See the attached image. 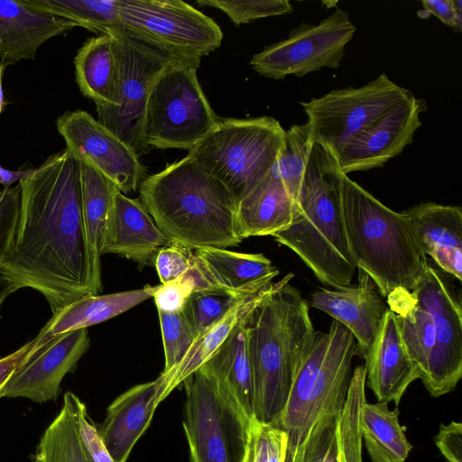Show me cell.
I'll return each mask as SVG.
<instances>
[{
  "mask_svg": "<svg viewBox=\"0 0 462 462\" xmlns=\"http://www.w3.org/2000/svg\"><path fill=\"white\" fill-rule=\"evenodd\" d=\"M30 6L102 33L123 32L119 0H23Z\"/></svg>",
  "mask_w": 462,
  "mask_h": 462,
  "instance_id": "34",
  "label": "cell"
},
{
  "mask_svg": "<svg viewBox=\"0 0 462 462\" xmlns=\"http://www.w3.org/2000/svg\"><path fill=\"white\" fill-rule=\"evenodd\" d=\"M76 81L81 94L97 107L113 105L117 79V61L114 39L102 33L87 40L75 58Z\"/></svg>",
  "mask_w": 462,
  "mask_h": 462,
  "instance_id": "28",
  "label": "cell"
},
{
  "mask_svg": "<svg viewBox=\"0 0 462 462\" xmlns=\"http://www.w3.org/2000/svg\"><path fill=\"white\" fill-rule=\"evenodd\" d=\"M270 283L258 293L240 300L219 321L198 336L180 364L169 374H161L163 400L218 350L236 327L268 293Z\"/></svg>",
  "mask_w": 462,
  "mask_h": 462,
  "instance_id": "30",
  "label": "cell"
},
{
  "mask_svg": "<svg viewBox=\"0 0 462 462\" xmlns=\"http://www.w3.org/2000/svg\"><path fill=\"white\" fill-rule=\"evenodd\" d=\"M152 297V286L109 294H88L49 319L39 332L45 343L55 337L104 322Z\"/></svg>",
  "mask_w": 462,
  "mask_h": 462,
  "instance_id": "27",
  "label": "cell"
},
{
  "mask_svg": "<svg viewBox=\"0 0 462 462\" xmlns=\"http://www.w3.org/2000/svg\"><path fill=\"white\" fill-rule=\"evenodd\" d=\"M18 184L16 229L0 273L15 291H39L55 314L90 294L80 161L65 148Z\"/></svg>",
  "mask_w": 462,
  "mask_h": 462,
  "instance_id": "1",
  "label": "cell"
},
{
  "mask_svg": "<svg viewBox=\"0 0 462 462\" xmlns=\"http://www.w3.org/2000/svg\"><path fill=\"white\" fill-rule=\"evenodd\" d=\"M430 315L436 342L428 373L422 381L433 397L453 391L462 376V310L458 299L430 264L411 291Z\"/></svg>",
  "mask_w": 462,
  "mask_h": 462,
  "instance_id": "14",
  "label": "cell"
},
{
  "mask_svg": "<svg viewBox=\"0 0 462 462\" xmlns=\"http://www.w3.org/2000/svg\"><path fill=\"white\" fill-rule=\"evenodd\" d=\"M194 263V251L172 241L159 250L154 260V265L162 283L181 277L192 267Z\"/></svg>",
  "mask_w": 462,
  "mask_h": 462,
  "instance_id": "41",
  "label": "cell"
},
{
  "mask_svg": "<svg viewBox=\"0 0 462 462\" xmlns=\"http://www.w3.org/2000/svg\"><path fill=\"white\" fill-rule=\"evenodd\" d=\"M90 346L88 328L55 337L40 347L10 377L0 398H25L42 403L55 400L64 376L72 372Z\"/></svg>",
  "mask_w": 462,
  "mask_h": 462,
  "instance_id": "17",
  "label": "cell"
},
{
  "mask_svg": "<svg viewBox=\"0 0 462 462\" xmlns=\"http://www.w3.org/2000/svg\"><path fill=\"white\" fill-rule=\"evenodd\" d=\"M425 110V101L412 95L364 127L337 153L341 171L347 175L383 167L399 155L413 142Z\"/></svg>",
  "mask_w": 462,
  "mask_h": 462,
  "instance_id": "16",
  "label": "cell"
},
{
  "mask_svg": "<svg viewBox=\"0 0 462 462\" xmlns=\"http://www.w3.org/2000/svg\"><path fill=\"white\" fill-rule=\"evenodd\" d=\"M76 414L79 436L88 456L92 462H114L109 455L85 403L78 398Z\"/></svg>",
  "mask_w": 462,
  "mask_h": 462,
  "instance_id": "43",
  "label": "cell"
},
{
  "mask_svg": "<svg viewBox=\"0 0 462 462\" xmlns=\"http://www.w3.org/2000/svg\"><path fill=\"white\" fill-rule=\"evenodd\" d=\"M78 398L71 392L64 394L60 410L40 438L33 462H92L79 432Z\"/></svg>",
  "mask_w": 462,
  "mask_h": 462,
  "instance_id": "33",
  "label": "cell"
},
{
  "mask_svg": "<svg viewBox=\"0 0 462 462\" xmlns=\"http://www.w3.org/2000/svg\"><path fill=\"white\" fill-rule=\"evenodd\" d=\"M412 95L382 73L362 87L334 89L300 105L313 141L336 156L355 134Z\"/></svg>",
  "mask_w": 462,
  "mask_h": 462,
  "instance_id": "12",
  "label": "cell"
},
{
  "mask_svg": "<svg viewBox=\"0 0 462 462\" xmlns=\"http://www.w3.org/2000/svg\"><path fill=\"white\" fill-rule=\"evenodd\" d=\"M111 35L117 61L116 95L113 105L97 107V121L138 155L145 154L152 150L143 134L148 97L156 78L171 60L124 32Z\"/></svg>",
  "mask_w": 462,
  "mask_h": 462,
  "instance_id": "11",
  "label": "cell"
},
{
  "mask_svg": "<svg viewBox=\"0 0 462 462\" xmlns=\"http://www.w3.org/2000/svg\"><path fill=\"white\" fill-rule=\"evenodd\" d=\"M310 304L345 326L356 342V356L370 353L389 310L373 280L358 269V284L337 289L320 288L310 295Z\"/></svg>",
  "mask_w": 462,
  "mask_h": 462,
  "instance_id": "18",
  "label": "cell"
},
{
  "mask_svg": "<svg viewBox=\"0 0 462 462\" xmlns=\"http://www.w3.org/2000/svg\"><path fill=\"white\" fill-rule=\"evenodd\" d=\"M59 134L78 158L85 159L122 193L135 191L145 174L139 155L83 110L69 111L56 121Z\"/></svg>",
  "mask_w": 462,
  "mask_h": 462,
  "instance_id": "15",
  "label": "cell"
},
{
  "mask_svg": "<svg viewBox=\"0 0 462 462\" xmlns=\"http://www.w3.org/2000/svg\"><path fill=\"white\" fill-rule=\"evenodd\" d=\"M208 291L217 290L207 278L195 256L194 264L181 277L158 286H152V298L154 299L158 310L178 312L183 310L188 299L192 294Z\"/></svg>",
  "mask_w": 462,
  "mask_h": 462,
  "instance_id": "36",
  "label": "cell"
},
{
  "mask_svg": "<svg viewBox=\"0 0 462 462\" xmlns=\"http://www.w3.org/2000/svg\"><path fill=\"white\" fill-rule=\"evenodd\" d=\"M386 299L389 310L395 315L404 346L419 369L420 379L423 380L436 342L433 320L410 291L396 290Z\"/></svg>",
  "mask_w": 462,
  "mask_h": 462,
  "instance_id": "31",
  "label": "cell"
},
{
  "mask_svg": "<svg viewBox=\"0 0 462 462\" xmlns=\"http://www.w3.org/2000/svg\"><path fill=\"white\" fill-rule=\"evenodd\" d=\"M287 434L272 423L250 420L243 462H285Z\"/></svg>",
  "mask_w": 462,
  "mask_h": 462,
  "instance_id": "37",
  "label": "cell"
},
{
  "mask_svg": "<svg viewBox=\"0 0 462 462\" xmlns=\"http://www.w3.org/2000/svg\"><path fill=\"white\" fill-rule=\"evenodd\" d=\"M356 26L346 11L337 7L318 24L300 23L288 37L253 56L250 64L260 75L273 79L303 77L322 68L337 69L346 55Z\"/></svg>",
  "mask_w": 462,
  "mask_h": 462,
  "instance_id": "13",
  "label": "cell"
},
{
  "mask_svg": "<svg viewBox=\"0 0 462 462\" xmlns=\"http://www.w3.org/2000/svg\"><path fill=\"white\" fill-rule=\"evenodd\" d=\"M285 130L268 116L220 119L188 155L218 180L236 203L273 169Z\"/></svg>",
  "mask_w": 462,
  "mask_h": 462,
  "instance_id": "7",
  "label": "cell"
},
{
  "mask_svg": "<svg viewBox=\"0 0 462 462\" xmlns=\"http://www.w3.org/2000/svg\"><path fill=\"white\" fill-rule=\"evenodd\" d=\"M356 342L333 319L328 332H317L297 369L286 403L272 423L287 434L285 462H313L337 430L352 376Z\"/></svg>",
  "mask_w": 462,
  "mask_h": 462,
  "instance_id": "2",
  "label": "cell"
},
{
  "mask_svg": "<svg viewBox=\"0 0 462 462\" xmlns=\"http://www.w3.org/2000/svg\"><path fill=\"white\" fill-rule=\"evenodd\" d=\"M79 161L89 290L90 294H98L102 291V245L115 194L118 189L88 161Z\"/></svg>",
  "mask_w": 462,
  "mask_h": 462,
  "instance_id": "26",
  "label": "cell"
},
{
  "mask_svg": "<svg viewBox=\"0 0 462 462\" xmlns=\"http://www.w3.org/2000/svg\"><path fill=\"white\" fill-rule=\"evenodd\" d=\"M75 27L74 23L33 8L23 0H0V62L7 67L34 60L41 45Z\"/></svg>",
  "mask_w": 462,
  "mask_h": 462,
  "instance_id": "21",
  "label": "cell"
},
{
  "mask_svg": "<svg viewBox=\"0 0 462 462\" xmlns=\"http://www.w3.org/2000/svg\"><path fill=\"white\" fill-rule=\"evenodd\" d=\"M341 203L350 253L386 298L399 289L411 291L428 264L413 227L396 212L341 175Z\"/></svg>",
  "mask_w": 462,
  "mask_h": 462,
  "instance_id": "6",
  "label": "cell"
},
{
  "mask_svg": "<svg viewBox=\"0 0 462 462\" xmlns=\"http://www.w3.org/2000/svg\"><path fill=\"white\" fill-rule=\"evenodd\" d=\"M434 442L448 462H462V424H441Z\"/></svg>",
  "mask_w": 462,
  "mask_h": 462,
  "instance_id": "44",
  "label": "cell"
},
{
  "mask_svg": "<svg viewBox=\"0 0 462 462\" xmlns=\"http://www.w3.org/2000/svg\"><path fill=\"white\" fill-rule=\"evenodd\" d=\"M196 3L223 11L236 25L293 12L291 2L287 0H198Z\"/></svg>",
  "mask_w": 462,
  "mask_h": 462,
  "instance_id": "40",
  "label": "cell"
},
{
  "mask_svg": "<svg viewBox=\"0 0 462 462\" xmlns=\"http://www.w3.org/2000/svg\"><path fill=\"white\" fill-rule=\"evenodd\" d=\"M389 402H365L361 431L371 462H404L412 448L399 421V410Z\"/></svg>",
  "mask_w": 462,
  "mask_h": 462,
  "instance_id": "32",
  "label": "cell"
},
{
  "mask_svg": "<svg viewBox=\"0 0 462 462\" xmlns=\"http://www.w3.org/2000/svg\"><path fill=\"white\" fill-rule=\"evenodd\" d=\"M193 251L213 287L236 300L258 293L280 273L263 254H243L217 247Z\"/></svg>",
  "mask_w": 462,
  "mask_h": 462,
  "instance_id": "24",
  "label": "cell"
},
{
  "mask_svg": "<svg viewBox=\"0 0 462 462\" xmlns=\"http://www.w3.org/2000/svg\"><path fill=\"white\" fill-rule=\"evenodd\" d=\"M364 365L365 385L378 402L399 404L420 372L402 341L394 313L388 310L378 337Z\"/></svg>",
  "mask_w": 462,
  "mask_h": 462,
  "instance_id": "22",
  "label": "cell"
},
{
  "mask_svg": "<svg viewBox=\"0 0 462 462\" xmlns=\"http://www.w3.org/2000/svg\"><path fill=\"white\" fill-rule=\"evenodd\" d=\"M21 189L19 184L3 189L0 193V269L14 236L19 209Z\"/></svg>",
  "mask_w": 462,
  "mask_h": 462,
  "instance_id": "42",
  "label": "cell"
},
{
  "mask_svg": "<svg viewBox=\"0 0 462 462\" xmlns=\"http://www.w3.org/2000/svg\"><path fill=\"white\" fill-rule=\"evenodd\" d=\"M162 337L165 365L162 374L172 371L182 360L197 336L183 311L158 310Z\"/></svg>",
  "mask_w": 462,
  "mask_h": 462,
  "instance_id": "39",
  "label": "cell"
},
{
  "mask_svg": "<svg viewBox=\"0 0 462 462\" xmlns=\"http://www.w3.org/2000/svg\"><path fill=\"white\" fill-rule=\"evenodd\" d=\"M44 344L39 333L12 354L0 358V392L13 374Z\"/></svg>",
  "mask_w": 462,
  "mask_h": 462,
  "instance_id": "45",
  "label": "cell"
},
{
  "mask_svg": "<svg viewBox=\"0 0 462 462\" xmlns=\"http://www.w3.org/2000/svg\"><path fill=\"white\" fill-rule=\"evenodd\" d=\"M402 212L413 227L423 254L430 256L439 269L461 282V208L423 202Z\"/></svg>",
  "mask_w": 462,
  "mask_h": 462,
  "instance_id": "23",
  "label": "cell"
},
{
  "mask_svg": "<svg viewBox=\"0 0 462 462\" xmlns=\"http://www.w3.org/2000/svg\"><path fill=\"white\" fill-rule=\"evenodd\" d=\"M198 69L171 60L156 78L146 105L144 140L151 148L192 149L218 123Z\"/></svg>",
  "mask_w": 462,
  "mask_h": 462,
  "instance_id": "9",
  "label": "cell"
},
{
  "mask_svg": "<svg viewBox=\"0 0 462 462\" xmlns=\"http://www.w3.org/2000/svg\"><path fill=\"white\" fill-rule=\"evenodd\" d=\"M298 209L282 180L271 171L236 205L242 239L273 236L288 227Z\"/></svg>",
  "mask_w": 462,
  "mask_h": 462,
  "instance_id": "25",
  "label": "cell"
},
{
  "mask_svg": "<svg viewBox=\"0 0 462 462\" xmlns=\"http://www.w3.org/2000/svg\"><path fill=\"white\" fill-rule=\"evenodd\" d=\"M338 438L337 428L334 436L322 449L320 455L313 462H338Z\"/></svg>",
  "mask_w": 462,
  "mask_h": 462,
  "instance_id": "48",
  "label": "cell"
},
{
  "mask_svg": "<svg viewBox=\"0 0 462 462\" xmlns=\"http://www.w3.org/2000/svg\"><path fill=\"white\" fill-rule=\"evenodd\" d=\"M6 67L0 62V114L4 108L3 74Z\"/></svg>",
  "mask_w": 462,
  "mask_h": 462,
  "instance_id": "50",
  "label": "cell"
},
{
  "mask_svg": "<svg viewBox=\"0 0 462 462\" xmlns=\"http://www.w3.org/2000/svg\"><path fill=\"white\" fill-rule=\"evenodd\" d=\"M162 379L137 384L119 395L107 408L97 428L114 462H126L137 440L163 401Z\"/></svg>",
  "mask_w": 462,
  "mask_h": 462,
  "instance_id": "20",
  "label": "cell"
},
{
  "mask_svg": "<svg viewBox=\"0 0 462 462\" xmlns=\"http://www.w3.org/2000/svg\"><path fill=\"white\" fill-rule=\"evenodd\" d=\"M15 289L9 282V281L0 273V308L7 297L14 293Z\"/></svg>",
  "mask_w": 462,
  "mask_h": 462,
  "instance_id": "49",
  "label": "cell"
},
{
  "mask_svg": "<svg viewBox=\"0 0 462 462\" xmlns=\"http://www.w3.org/2000/svg\"><path fill=\"white\" fill-rule=\"evenodd\" d=\"M288 273L245 319L254 388V417L273 423L282 411L292 378L316 338L309 304Z\"/></svg>",
  "mask_w": 462,
  "mask_h": 462,
  "instance_id": "3",
  "label": "cell"
},
{
  "mask_svg": "<svg viewBox=\"0 0 462 462\" xmlns=\"http://www.w3.org/2000/svg\"><path fill=\"white\" fill-rule=\"evenodd\" d=\"M170 241L139 199L128 198L116 190L103 241V254H117L140 266L151 265L159 250Z\"/></svg>",
  "mask_w": 462,
  "mask_h": 462,
  "instance_id": "19",
  "label": "cell"
},
{
  "mask_svg": "<svg viewBox=\"0 0 462 462\" xmlns=\"http://www.w3.org/2000/svg\"><path fill=\"white\" fill-rule=\"evenodd\" d=\"M239 300L218 291H200L188 299L182 311L198 337L224 318Z\"/></svg>",
  "mask_w": 462,
  "mask_h": 462,
  "instance_id": "38",
  "label": "cell"
},
{
  "mask_svg": "<svg viewBox=\"0 0 462 462\" xmlns=\"http://www.w3.org/2000/svg\"><path fill=\"white\" fill-rule=\"evenodd\" d=\"M337 157L313 141L302 178L298 215L276 242L293 251L323 284L351 285L356 266L350 253L341 203V175Z\"/></svg>",
  "mask_w": 462,
  "mask_h": 462,
  "instance_id": "5",
  "label": "cell"
},
{
  "mask_svg": "<svg viewBox=\"0 0 462 462\" xmlns=\"http://www.w3.org/2000/svg\"><path fill=\"white\" fill-rule=\"evenodd\" d=\"M313 143L308 123L285 130L283 144L272 169L282 180L298 209V197Z\"/></svg>",
  "mask_w": 462,
  "mask_h": 462,
  "instance_id": "35",
  "label": "cell"
},
{
  "mask_svg": "<svg viewBox=\"0 0 462 462\" xmlns=\"http://www.w3.org/2000/svg\"><path fill=\"white\" fill-rule=\"evenodd\" d=\"M338 462H345V461L341 458V457H340V455H339V451H338Z\"/></svg>",
  "mask_w": 462,
  "mask_h": 462,
  "instance_id": "51",
  "label": "cell"
},
{
  "mask_svg": "<svg viewBox=\"0 0 462 462\" xmlns=\"http://www.w3.org/2000/svg\"><path fill=\"white\" fill-rule=\"evenodd\" d=\"M424 10L439 18L455 32L462 30V2L460 0H426Z\"/></svg>",
  "mask_w": 462,
  "mask_h": 462,
  "instance_id": "46",
  "label": "cell"
},
{
  "mask_svg": "<svg viewBox=\"0 0 462 462\" xmlns=\"http://www.w3.org/2000/svg\"><path fill=\"white\" fill-rule=\"evenodd\" d=\"M119 17L126 35L197 69L223 40L210 17L180 0H119Z\"/></svg>",
  "mask_w": 462,
  "mask_h": 462,
  "instance_id": "8",
  "label": "cell"
},
{
  "mask_svg": "<svg viewBox=\"0 0 462 462\" xmlns=\"http://www.w3.org/2000/svg\"><path fill=\"white\" fill-rule=\"evenodd\" d=\"M182 383L190 461L243 462L250 419L204 366Z\"/></svg>",
  "mask_w": 462,
  "mask_h": 462,
  "instance_id": "10",
  "label": "cell"
},
{
  "mask_svg": "<svg viewBox=\"0 0 462 462\" xmlns=\"http://www.w3.org/2000/svg\"><path fill=\"white\" fill-rule=\"evenodd\" d=\"M140 200L160 230L191 250L242 242L236 201L214 176L187 155L143 179Z\"/></svg>",
  "mask_w": 462,
  "mask_h": 462,
  "instance_id": "4",
  "label": "cell"
},
{
  "mask_svg": "<svg viewBox=\"0 0 462 462\" xmlns=\"http://www.w3.org/2000/svg\"><path fill=\"white\" fill-rule=\"evenodd\" d=\"M35 168L19 169L12 171L2 168L0 170V184L3 185L4 189H8L15 181L21 180L22 179L32 174Z\"/></svg>",
  "mask_w": 462,
  "mask_h": 462,
  "instance_id": "47",
  "label": "cell"
},
{
  "mask_svg": "<svg viewBox=\"0 0 462 462\" xmlns=\"http://www.w3.org/2000/svg\"><path fill=\"white\" fill-rule=\"evenodd\" d=\"M245 319L202 366L251 420L254 418V388Z\"/></svg>",
  "mask_w": 462,
  "mask_h": 462,
  "instance_id": "29",
  "label": "cell"
}]
</instances>
